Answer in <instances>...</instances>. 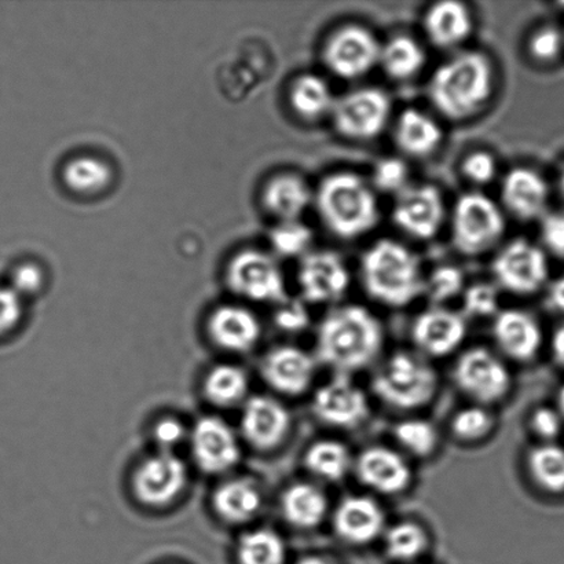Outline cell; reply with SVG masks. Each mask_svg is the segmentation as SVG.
<instances>
[{
  "instance_id": "cell-1",
  "label": "cell",
  "mask_w": 564,
  "mask_h": 564,
  "mask_svg": "<svg viewBox=\"0 0 564 564\" xmlns=\"http://www.w3.org/2000/svg\"><path fill=\"white\" fill-rule=\"evenodd\" d=\"M496 90L488 54L466 50L441 64L429 83V98L445 119L460 123L484 112Z\"/></svg>"
},
{
  "instance_id": "cell-2",
  "label": "cell",
  "mask_w": 564,
  "mask_h": 564,
  "mask_svg": "<svg viewBox=\"0 0 564 564\" xmlns=\"http://www.w3.org/2000/svg\"><path fill=\"white\" fill-rule=\"evenodd\" d=\"M383 341L378 317L359 304H345L330 310L319 324L315 358L339 375H348L372 364Z\"/></svg>"
},
{
  "instance_id": "cell-3",
  "label": "cell",
  "mask_w": 564,
  "mask_h": 564,
  "mask_svg": "<svg viewBox=\"0 0 564 564\" xmlns=\"http://www.w3.org/2000/svg\"><path fill=\"white\" fill-rule=\"evenodd\" d=\"M313 202L326 230L343 241L361 239L379 225L373 187L351 171L326 175L314 192Z\"/></svg>"
},
{
  "instance_id": "cell-4",
  "label": "cell",
  "mask_w": 564,
  "mask_h": 564,
  "mask_svg": "<svg viewBox=\"0 0 564 564\" xmlns=\"http://www.w3.org/2000/svg\"><path fill=\"white\" fill-rule=\"evenodd\" d=\"M359 264L365 292L384 306L406 307L424 293L422 261L400 241H376Z\"/></svg>"
},
{
  "instance_id": "cell-5",
  "label": "cell",
  "mask_w": 564,
  "mask_h": 564,
  "mask_svg": "<svg viewBox=\"0 0 564 564\" xmlns=\"http://www.w3.org/2000/svg\"><path fill=\"white\" fill-rule=\"evenodd\" d=\"M438 390V375L427 362L409 352L389 358L372 380V391L381 402L400 411L427 405Z\"/></svg>"
},
{
  "instance_id": "cell-6",
  "label": "cell",
  "mask_w": 564,
  "mask_h": 564,
  "mask_svg": "<svg viewBox=\"0 0 564 564\" xmlns=\"http://www.w3.org/2000/svg\"><path fill=\"white\" fill-rule=\"evenodd\" d=\"M507 223L499 204L479 192L464 193L452 212V245L464 257L494 250L506 235Z\"/></svg>"
},
{
  "instance_id": "cell-7",
  "label": "cell",
  "mask_w": 564,
  "mask_h": 564,
  "mask_svg": "<svg viewBox=\"0 0 564 564\" xmlns=\"http://www.w3.org/2000/svg\"><path fill=\"white\" fill-rule=\"evenodd\" d=\"M391 112L389 94L379 87H361L336 98L330 119L337 134L345 140L370 142L383 134Z\"/></svg>"
},
{
  "instance_id": "cell-8",
  "label": "cell",
  "mask_w": 564,
  "mask_h": 564,
  "mask_svg": "<svg viewBox=\"0 0 564 564\" xmlns=\"http://www.w3.org/2000/svg\"><path fill=\"white\" fill-rule=\"evenodd\" d=\"M381 43L361 24L336 28L325 39L321 58L332 75L343 80H357L379 65Z\"/></svg>"
},
{
  "instance_id": "cell-9",
  "label": "cell",
  "mask_w": 564,
  "mask_h": 564,
  "mask_svg": "<svg viewBox=\"0 0 564 564\" xmlns=\"http://www.w3.org/2000/svg\"><path fill=\"white\" fill-rule=\"evenodd\" d=\"M497 285L512 295L530 296L543 290L550 278L545 252L527 239L502 247L491 263Z\"/></svg>"
},
{
  "instance_id": "cell-10",
  "label": "cell",
  "mask_w": 564,
  "mask_h": 564,
  "mask_svg": "<svg viewBox=\"0 0 564 564\" xmlns=\"http://www.w3.org/2000/svg\"><path fill=\"white\" fill-rule=\"evenodd\" d=\"M453 379L458 390L482 405L505 400L511 389L510 370L484 347L469 348L462 354L453 370Z\"/></svg>"
},
{
  "instance_id": "cell-11",
  "label": "cell",
  "mask_w": 564,
  "mask_h": 564,
  "mask_svg": "<svg viewBox=\"0 0 564 564\" xmlns=\"http://www.w3.org/2000/svg\"><path fill=\"white\" fill-rule=\"evenodd\" d=\"M392 223L414 240L429 241L438 236L445 224L446 207L438 186H408L392 207Z\"/></svg>"
},
{
  "instance_id": "cell-12",
  "label": "cell",
  "mask_w": 564,
  "mask_h": 564,
  "mask_svg": "<svg viewBox=\"0 0 564 564\" xmlns=\"http://www.w3.org/2000/svg\"><path fill=\"white\" fill-rule=\"evenodd\" d=\"M228 281L237 295L253 302H284V275L279 264L268 253L248 250L231 261Z\"/></svg>"
},
{
  "instance_id": "cell-13",
  "label": "cell",
  "mask_w": 564,
  "mask_h": 564,
  "mask_svg": "<svg viewBox=\"0 0 564 564\" xmlns=\"http://www.w3.org/2000/svg\"><path fill=\"white\" fill-rule=\"evenodd\" d=\"M187 478L185 463L175 453L158 452L137 468L132 488L143 506L163 508L184 494Z\"/></svg>"
},
{
  "instance_id": "cell-14",
  "label": "cell",
  "mask_w": 564,
  "mask_h": 564,
  "mask_svg": "<svg viewBox=\"0 0 564 564\" xmlns=\"http://www.w3.org/2000/svg\"><path fill=\"white\" fill-rule=\"evenodd\" d=\"M189 442L192 456L203 473L225 474L240 462L239 436L224 419L206 416L198 420L192 429Z\"/></svg>"
},
{
  "instance_id": "cell-15",
  "label": "cell",
  "mask_w": 564,
  "mask_h": 564,
  "mask_svg": "<svg viewBox=\"0 0 564 564\" xmlns=\"http://www.w3.org/2000/svg\"><path fill=\"white\" fill-rule=\"evenodd\" d=\"M297 282L304 301L330 303L348 291L351 274L339 253L330 250L310 251L302 258Z\"/></svg>"
},
{
  "instance_id": "cell-16",
  "label": "cell",
  "mask_w": 564,
  "mask_h": 564,
  "mask_svg": "<svg viewBox=\"0 0 564 564\" xmlns=\"http://www.w3.org/2000/svg\"><path fill=\"white\" fill-rule=\"evenodd\" d=\"M315 417L337 429H354L367 420L369 403L361 389L347 375L337 373L313 398Z\"/></svg>"
},
{
  "instance_id": "cell-17",
  "label": "cell",
  "mask_w": 564,
  "mask_h": 564,
  "mask_svg": "<svg viewBox=\"0 0 564 564\" xmlns=\"http://www.w3.org/2000/svg\"><path fill=\"white\" fill-rule=\"evenodd\" d=\"M291 430V414L274 398H248L242 408L241 433L257 451L269 452L285 441Z\"/></svg>"
},
{
  "instance_id": "cell-18",
  "label": "cell",
  "mask_w": 564,
  "mask_h": 564,
  "mask_svg": "<svg viewBox=\"0 0 564 564\" xmlns=\"http://www.w3.org/2000/svg\"><path fill=\"white\" fill-rule=\"evenodd\" d=\"M502 206L521 223L544 217L550 202V186L543 175L529 167H516L506 174L500 187Z\"/></svg>"
},
{
  "instance_id": "cell-19",
  "label": "cell",
  "mask_w": 564,
  "mask_h": 564,
  "mask_svg": "<svg viewBox=\"0 0 564 564\" xmlns=\"http://www.w3.org/2000/svg\"><path fill=\"white\" fill-rule=\"evenodd\" d=\"M411 334L419 350L431 357H445L462 345L467 324L462 314L435 306L414 318Z\"/></svg>"
},
{
  "instance_id": "cell-20",
  "label": "cell",
  "mask_w": 564,
  "mask_h": 564,
  "mask_svg": "<svg viewBox=\"0 0 564 564\" xmlns=\"http://www.w3.org/2000/svg\"><path fill=\"white\" fill-rule=\"evenodd\" d=\"M315 364L317 361L302 348L280 346L263 358L262 376L280 394L297 397L312 386Z\"/></svg>"
},
{
  "instance_id": "cell-21",
  "label": "cell",
  "mask_w": 564,
  "mask_h": 564,
  "mask_svg": "<svg viewBox=\"0 0 564 564\" xmlns=\"http://www.w3.org/2000/svg\"><path fill=\"white\" fill-rule=\"evenodd\" d=\"M361 484L381 495H400L412 482V469L402 456L384 446L365 449L356 462Z\"/></svg>"
},
{
  "instance_id": "cell-22",
  "label": "cell",
  "mask_w": 564,
  "mask_h": 564,
  "mask_svg": "<svg viewBox=\"0 0 564 564\" xmlns=\"http://www.w3.org/2000/svg\"><path fill=\"white\" fill-rule=\"evenodd\" d=\"M337 538L350 545H367L384 532L386 516L370 497L350 496L340 501L334 512Z\"/></svg>"
},
{
  "instance_id": "cell-23",
  "label": "cell",
  "mask_w": 564,
  "mask_h": 564,
  "mask_svg": "<svg viewBox=\"0 0 564 564\" xmlns=\"http://www.w3.org/2000/svg\"><path fill=\"white\" fill-rule=\"evenodd\" d=\"M494 335L500 350L518 362L532 361L543 346V329L538 319L522 310L499 312L495 318Z\"/></svg>"
},
{
  "instance_id": "cell-24",
  "label": "cell",
  "mask_w": 564,
  "mask_h": 564,
  "mask_svg": "<svg viewBox=\"0 0 564 564\" xmlns=\"http://www.w3.org/2000/svg\"><path fill=\"white\" fill-rule=\"evenodd\" d=\"M474 28L473 11L466 3L457 0L431 4L423 17L425 36L440 50L460 47L471 37Z\"/></svg>"
},
{
  "instance_id": "cell-25",
  "label": "cell",
  "mask_w": 564,
  "mask_h": 564,
  "mask_svg": "<svg viewBox=\"0 0 564 564\" xmlns=\"http://www.w3.org/2000/svg\"><path fill=\"white\" fill-rule=\"evenodd\" d=\"M212 340L225 351L246 354L261 339V323L256 314L246 307H218L208 321Z\"/></svg>"
},
{
  "instance_id": "cell-26",
  "label": "cell",
  "mask_w": 564,
  "mask_h": 564,
  "mask_svg": "<svg viewBox=\"0 0 564 564\" xmlns=\"http://www.w3.org/2000/svg\"><path fill=\"white\" fill-rule=\"evenodd\" d=\"M394 141L403 154L413 159L433 156L444 142L438 121L416 108H406L398 116Z\"/></svg>"
},
{
  "instance_id": "cell-27",
  "label": "cell",
  "mask_w": 564,
  "mask_h": 564,
  "mask_svg": "<svg viewBox=\"0 0 564 564\" xmlns=\"http://www.w3.org/2000/svg\"><path fill=\"white\" fill-rule=\"evenodd\" d=\"M213 506L214 511L224 522L242 524L252 521L261 512L263 496L252 480L230 479L215 490Z\"/></svg>"
},
{
  "instance_id": "cell-28",
  "label": "cell",
  "mask_w": 564,
  "mask_h": 564,
  "mask_svg": "<svg viewBox=\"0 0 564 564\" xmlns=\"http://www.w3.org/2000/svg\"><path fill=\"white\" fill-rule=\"evenodd\" d=\"M314 193L297 174H280L268 182L263 191V204L281 223L299 220L312 204Z\"/></svg>"
},
{
  "instance_id": "cell-29",
  "label": "cell",
  "mask_w": 564,
  "mask_h": 564,
  "mask_svg": "<svg viewBox=\"0 0 564 564\" xmlns=\"http://www.w3.org/2000/svg\"><path fill=\"white\" fill-rule=\"evenodd\" d=\"M281 511L291 527L312 530L323 523L328 512V499L317 486L295 484L282 495Z\"/></svg>"
},
{
  "instance_id": "cell-30",
  "label": "cell",
  "mask_w": 564,
  "mask_h": 564,
  "mask_svg": "<svg viewBox=\"0 0 564 564\" xmlns=\"http://www.w3.org/2000/svg\"><path fill=\"white\" fill-rule=\"evenodd\" d=\"M427 63L422 44L416 39L400 33L381 43L379 66L395 82L414 79Z\"/></svg>"
},
{
  "instance_id": "cell-31",
  "label": "cell",
  "mask_w": 564,
  "mask_h": 564,
  "mask_svg": "<svg viewBox=\"0 0 564 564\" xmlns=\"http://www.w3.org/2000/svg\"><path fill=\"white\" fill-rule=\"evenodd\" d=\"M335 101L328 83L319 75L297 76L290 88V104L293 112L308 123L330 116Z\"/></svg>"
},
{
  "instance_id": "cell-32",
  "label": "cell",
  "mask_w": 564,
  "mask_h": 564,
  "mask_svg": "<svg viewBox=\"0 0 564 564\" xmlns=\"http://www.w3.org/2000/svg\"><path fill=\"white\" fill-rule=\"evenodd\" d=\"M250 380L246 370L236 365H218L209 370L204 380V394L215 406L234 408L248 400Z\"/></svg>"
},
{
  "instance_id": "cell-33",
  "label": "cell",
  "mask_w": 564,
  "mask_h": 564,
  "mask_svg": "<svg viewBox=\"0 0 564 564\" xmlns=\"http://www.w3.org/2000/svg\"><path fill=\"white\" fill-rule=\"evenodd\" d=\"M528 471L533 482L545 494L564 495V447L543 444L528 455Z\"/></svg>"
},
{
  "instance_id": "cell-34",
  "label": "cell",
  "mask_w": 564,
  "mask_h": 564,
  "mask_svg": "<svg viewBox=\"0 0 564 564\" xmlns=\"http://www.w3.org/2000/svg\"><path fill=\"white\" fill-rule=\"evenodd\" d=\"M304 466L314 477L326 482H339L351 467L350 451L337 441L314 442L304 455Z\"/></svg>"
},
{
  "instance_id": "cell-35",
  "label": "cell",
  "mask_w": 564,
  "mask_h": 564,
  "mask_svg": "<svg viewBox=\"0 0 564 564\" xmlns=\"http://www.w3.org/2000/svg\"><path fill=\"white\" fill-rule=\"evenodd\" d=\"M236 560L237 564H285L286 546L273 530H252L237 544Z\"/></svg>"
},
{
  "instance_id": "cell-36",
  "label": "cell",
  "mask_w": 564,
  "mask_h": 564,
  "mask_svg": "<svg viewBox=\"0 0 564 564\" xmlns=\"http://www.w3.org/2000/svg\"><path fill=\"white\" fill-rule=\"evenodd\" d=\"M64 181L70 191L80 195H94L110 184L112 171L107 163L97 158H75L65 165Z\"/></svg>"
},
{
  "instance_id": "cell-37",
  "label": "cell",
  "mask_w": 564,
  "mask_h": 564,
  "mask_svg": "<svg viewBox=\"0 0 564 564\" xmlns=\"http://www.w3.org/2000/svg\"><path fill=\"white\" fill-rule=\"evenodd\" d=\"M384 545L391 561L413 562L427 551L430 539L420 524L401 522L387 530Z\"/></svg>"
},
{
  "instance_id": "cell-38",
  "label": "cell",
  "mask_w": 564,
  "mask_h": 564,
  "mask_svg": "<svg viewBox=\"0 0 564 564\" xmlns=\"http://www.w3.org/2000/svg\"><path fill=\"white\" fill-rule=\"evenodd\" d=\"M394 435L403 449L420 458L434 455L440 444L436 429L425 420H405L395 425Z\"/></svg>"
},
{
  "instance_id": "cell-39",
  "label": "cell",
  "mask_w": 564,
  "mask_h": 564,
  "mask_svg": "<svg viewBox=\"0 0 564 564\" xmlns=\"http://www.w3.org/2000/svg\"><path fill=\"white\" fill-rule=\"evenodd\" d=\"M314 239L313 230L301 220L280 223L270 234V245L275 253L285 258L304 257Z\"/></svg>"
},
{
  "instance_id": "cell-40",
  "label": "cell",
  "mask_w": 564,
  "mask_h": 564,
  "mask_svg": "<svg viewBox=\"0 0 564 564\" xmlns=\"http://www.w3.org/2000/svg\"><path fill=\"white\" fill-rule=\"evenodd\" d=\"M466 291V278L455 264H441L424 281V293L436 304L452 301Z\"/></svg>"
},
{
  "instance_id": "cell-41",
  "label": "cell",
  "mask_w": 564,
  "mask_h": 564,
  "mask_svg": "<svg viewBox=\"0 0 564 564\" xmlns=\"http://www.w3.org/2000/svg\"><path fill=\"white\" fill-rule=\"evenodd\" d=\"M495 427V420L486 409L471 406L457 412L452 420L453 435L463 442H478L486 438Z\"/></svg>"
},
{
  "instance_id": "cell-42",
  "label": "cell",
  "mask_w": 564,
  "mask_h": 564,
  "mask_svg": "<svg viewBox=\"0 0 564 564\" xmlns=\"http://www.w3.org/2000/svg\"><path fill=\"white\" fill-rule=\"evenodd\" d=\"M528 54L538 64L550 65L561 58L564 33L554 25L538 28L528 39Z\"/></svg>"
},
{
  "instance_id": "cell-43",
  "label": "cell",
  "mask_w": 564,
  "mask_h": 564,
  "mask_svg": "<svg viewBox=\"0 0 564 564\" xmlns=\"http://www.w3.org/2000/svg\"><path fill=\"white\" fill-rule=\"evenodd\" d=\"M409 171L408 164L400 158H384L373 165L372 184L373 191L400 195L408 187Z\"/></svg>"
},
{
  "instance_id": "cell-44",
  "label": "cell",
  "mask_w": 564,
  "mask_h": 564,
  "mask_svg": "<svg viewBox=\"0 0 564 564\" xmlns=\"http://www.w3.org/2000/svg\"><path fill=\"white\" fill-rule=\"evenodd\" d=\"M499 290L486 282L469 285L463 293L464 313L469 317H491L499 314Z\"/></svg>"
},
{
  "instance_id": "cell-45",
  "label": "cell",
  "mask_w": 564,
  "mask_h": 564,
  "mask_svg": "<svg viewBox=\"0 0 564 564\" xmlns=\"http://www.w3.org/2000/svg\"><path fill=\"white\" fill-rule=\"evenodd\" d=\"M460 170L464 178L473 185H489L497 175V160L490 152L475 151L463 159Z\"/></svg>"
},
{
  "instance_id": "cell-46",
  "label": "cell",
  "mask_w": 564,
  "mask_h": 564,
  "mask_svg": "<svg viewBox=\"0 0 564 564\" xmlns=\"http://www.w3.org/2000/svg\"><path fill=\"white\" fill-rule=\"evenodd\" d=\"M281 306L274 315L275 324L279 328L290 334H297L307 328L310 314L306 306L297 299H285L280 303Z\"/></svg>"
},
{
  "instance_id": "cell-47",
  "label": "cell",
  "mask_w": 564,
  "mask_h": 564,
  "mask_svg": "<svg viewBox=\"0 0 564 564\" xmlns=\"http://www.w3.org/2000/svg\"><path fill=\"white\" fill-rule=\"evenodd\" d=\"M564 420L557 409L543 406L535 409L530 419V427L544 444H554L562 434Z\"/></svg>"
},
{
  "instance_id": "cell-48",
  "label": "cell",
  "mask_w": 564,
  "mask_h": 564,
  "mask_svg": "<svg viewBox=\"0 0 564 564\" xmlns=\"http://www.w3.org/2000/svg\"><path fill=\"white\" fill-rule=\"evenodd\" d=\"M22 299L11 286H0V337L8 336L21 323Z\"/></svg>"
},
{
  "instance_id": "cell-49",
  "label": "cell",
  "mask_w": 564,
  "mask_h": 564,
  "mask_svg": "<svg viewBox=\"0 0 564 564\" xmlns=\"http://www.w3.org/2000/svg\"><path fill=\"white\" fill-rule=\"evenodd\" d=\"M153 438L159 446V452L174 453L175 447L187 438V430L178 419L164 417L154 425Z\"/></svg>"
},
{
  "instance_id": "cell-50",
  "label": "cell",
  "mask_w": 564,
  "mask_h": 564,
  "mask_svg": "<svg viewBox=\"0 0 564 564\" xmlns=\"http://www.w3.org/2000/svg\"><path fill=\"white\" fill-rule=\"evenodd\" d=\"M540 235L552 256L564 258V214H545L541 218Z\"/></svg>"
},
{
  "instance_id": "cell-51",
  "label": "cell",
  "mask_w": 564,
  "mask_h": 564,
  "mask_svg": "<svg viewBox=\"0 0 564 564\" xmlns=\"http://www.w3.org/2000/svg\"><path fill=\"white\" fill-rule=\"evenodd\" d=\"M43 281L41 268L35 263H24L14 270L10 286L22 297L41 291Z\"/></svg>"
},
{
  "instance_id": "cell-52",
  "label": "cell",
  "mask_w": 564,
  "mask_h": 564,
  "mask_svg": "<svg viewBox=\"0 0 564 564\" xmlns=\"http://www.w3.org/2000/svg\"><path fill=\"white\" fill-rule=\"evenodd\" d=\"M545 302L551 312L564 315V275L551 282Z\"/></svg>"
},
{
  "instance_id": "cell-53",
  "label": "cell",
  "mask_w": 564,
  "mask_h": 564,
  "mask_svg": "<svg viewBox=\"0 0 564 564\" xmlns=\"http://www.w3.org/2000/svg\"><path fill=\"white\" fill-rule=\"evenodd\" d=\"M551 348L552 357H554L555 362L564 368V324H562L560 328L555 330L554 336H552Z\"/></svg>"
},
{
  "instance_id": "cell-54",
  "label": "cell",
  "mask_w": 564,
  "mask_h": 564,
  "mask_svg": "<svg viewBox=\"0 0 564 564\" xmlns=\"http://www.w3.org/2000/svg\"><path fill=\"white\" fill-rule=\"evenodd\" d=\"M295 564H335L329 561L324 560V557L319 556H307L303 557V560L297 561Z\"/></svg>"
},
{
  "instance_id": "cell-55",
  "label": "cell",
  "mask_w": 564,
  "mask_h": 564,
  "mask_svg": "<svg viewBox=\"0 0 564 564\" xmlns=\"http://www.w3.org/2000/svg\"><path fill=\"white\" fill-rule=\"evenodd\" d=\"M556 409H557V412L561 413V416L564 420V384L561 387L560 391H557Z\"/></svg>"
},
{
  "instance_id": "cell-56",
  "label": "cell",
  "mask_w": 564,
  "mask_h": 564,
  "mask_svg": "<svg viewBox=\"0 0 564 564\" xmlns=\"http://www.w3.org/2000/svg\"><path fill=\"white\" fill-rule=\"evenodd\" d=\"M560 189H561L562 196L564 197V165H563V169H562L561 175H560Z\"/></svg>"
}]
</instances>
